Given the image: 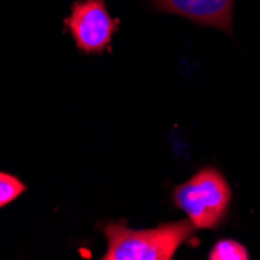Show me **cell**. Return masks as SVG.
<instances>
[{
    "label": "cell",
    "mask_w": 260,
    "mask_h": 260,
    "mask_svg": "<svg viewBox=\"0 0 260 260\" xmlns=\"http://www.w3.org/2000/svg\"><path fill=\"white\" fill-rule=\"evenodd\" d=\"M159 11L182 16L198 25L215 27L232 35L234 0H153Z\"/></svg>",
    "instance_id": "4"
},
{
    "label": "cell",
    "mask_w": 260,
    "mask_h": 260,
    "mask_svg": "<svg viewBox=\"0 0 260 260\" xmlns=\"http://www.w3.org/2000/svg\"><path fill=\"white\" fill-rule=\"evenodd\" d=\"M195 226L188 221L165 223L147 231H134L123 223L105 226L108 251L105 260H170L190 237Z\"/></svg>",
    "instance_id": "1"
},
{
    "label": "cell",
    "mask_w": 260,
    "mask_h": 260,
    "mask_svg": "<svg viewBox=\"0 0 260 260\" xmlns=\"http://www.w3.org/2000/svg\"><path fill=\"white\" fill-rule=\"evenodd\" d=\"M77 47L86 53H102L111 44L119 20L112 19L105 0H80L72 5V14L66 19Z\"/></svg>",
    "instance_id": "3"
},
{
    "label": "cell",
    "mask_w": 260,
    "mask_h": 260,
    "mask_svg": "<svg viewBox=\"0 0 260 260\" xmlns=\"http://www.w3.org/2000/svg\"><path fill=\"white\" fill-rule=\"evenodd\" d=\"M27 190L25 184L16 176L0 172V207H4L19 198Z\"/></svg>",
    "instance_id": "6"
},
{
    "label": "cell",
    "mask_w": 260,
    "mask_h": 260,
    "mask_svg": "<svg viewBox=\"0 0 260 260\" xmlns=\"http://www.w3.org/2000/svg\"><path fill=\"white\" fill-rule=\"evenodd\" d=\"M173 198L195 229H215L226 217L232 190L217 169L207 167L178 185Z\"/></svg>",
    "instance_id": "2"
},
{
    "label": "cell",
    "mask_w": 260,
    "mask_h": 260,
    "mask_svg": "<svg viewBox=\"0 0 260 260\" xmlns=\"http://www.w3.org/2000/svg\"><path fill=\"white\" fill-rule=\"evenodd\" d=\"M209 258L210 260H248L249 252L240 242L226 239L215 243V246L209 252Z\"/></svg>",
    "instance_id": "5"
}]
</instances>
